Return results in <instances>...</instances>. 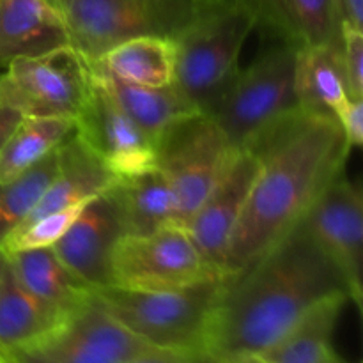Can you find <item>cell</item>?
<instances>
[{
    "instance_id": "8d00e7d4",
    "label": "cell",
    "mask_w": 363,
    "mask_h": 363,
    "mask_svg": "<svg viewBox=\"0 0 363 363\" xmlns=\"http://www.w3.org/2000/svg\"><path fill=\"white\" fill-rule=\"evenodd\" d=\"M194 363H216V362L211 360L209 357H206V354H199V357L194 360Z\"/></svg>"
},
{
    "instance_id": "44dd1931",
    "label": "cell",
    "mask_w": 363,
    "mask_h": 363,
    "mask_svg": "<svg viewBox=\"0 0 363 363\" xmlns=\"http://www.w3.org/2000/svg\"><path fill=\"white\" fill-rule=\"evenodd\" d=\"M94 66L112 98L156 144L170 128L176 126L184 117L201 112L174 84L165 87L124 84L99 69L96 62Z\"/></svg>"
},
{
    "instance_id": "8992f818",
    "label": "cell",
    "mask_w": 363,
    "mask_h": 363,
    "mask_svg": "<svg viewBox=\"0 0 363 363\" xmlns=\"http://www.w3.org/2000/svg\"><path fill=\"white\" fill-rule=\"evenodd\" d=\"M296 46L275 41L240 69L209 116L230 147H245L272 124L298 108L294 89Z\"/></svg>"
},
{
    "instance_id": "7a4b0ae2",
    "label": "cell",
    "mask_w": 363,
    "mask_h": 363,
    "mask_svg": "<svg viewBox=\"0 0 363 363\" xmlns=\"http://www.w3.org/2000/svg\"><path fill=\"white\" fill-rule=\"evenodd\" d=\"M245 147L259 158V174L230 238L223 277L240 273L298 225L344 174L353 151L335 117L300 106Z\"/></svg>"
},
{
    "instance_id": "ac0fdd59",
    "label": "cell",
    "mask_w": 363,
    "mask_h": 363,
    "mask_svg": "<svg viewBox=\"0 0 363 363\" xmlns=\"http://www.w3.org/2000/svg\"><path fill=\"white\" fill-rule=\"evenodd\" d=\"M119 220L123 236H142L177 225L176 204L169 181L158 167L117 176L103 194Z\"/></svg>"
},
{
    "instance_id": "d6a6232c",
    "label": "cell",
    "mask_w": 363,
    "mask_h": 363,
    "mask_svg": "<svg viewBox=\"0 0 363 363\" xmlns=\"http://www.w3.org/2000/svg\"><path fill=\"white\" fill-rule=\"evenodd\" d=\"M227 363H272V360L266 354H243Z\"/></svg>"
},
{
    "instance_id": "ba28073f",
    "label": "cell",
    "mask_w": 363,
    "mask_h": 363,
    "mask_svg": "<svg viewBox=\"0 0 363 363\" xmlns=\"http://www.w3.org/2000/svg\"><path fill=\"white\" fill-rule=\"evenodd\" d=\"M234 147L209 113L197 112L170 128L156 144V167L172 190L177 225L186 227L218 179Z\"/></svg>"
},
{
    "instance_id": "f546056e",
    "label": "cell",
    "mask_w": 363,
    "mask_h": 363,
    "mask_svg": "<svg viewBox=\"0 0 363 363\" xmlns=\"http://www.w3.org/2000/svg\"><path fill=\"white\" fill-rule=\"evenodd\" d=\"M199 354L179 353V351H167V350H151L144 354L131 358L124 363H194Z\"/></svg>"
},
{
    "instance_id": "7c38bea8",
    "label": "cell",
    "mask_w": 363,
    "mask_h": 363,
    "mask_svg": "<svg viewBox=\"0 0 363 363\" xmlns=\"http://www.w3.org/2000/svg\"><path fill=\"white\" fill-rule=\"evenodd\" d=\"M257 174L259 158L255 152L248 147H234L218 179L186 223V230L204 262L222 277L230 238L243 215Z\"/></svg>"
},
{
    "instance_id": "d4e9b609",
    "label": "cell",
    "mask_w": 363,
    "mask_h": 363,
    "mask_svg": "<svg viewBox=\"0 0 363 363\" xmlns=\"http://www.w3.org/2000/svg\"><path fill=\"white\" fill-rule=\"evenodd\" d=\"M73 131L74 119L67 117H23L0 152V183L38 165Z\"/></svg>"
},
{
    "instance_id": "cb8c5ba5",
    "label": "cell",
    "mask_w": 363,
    "mask_h": 363,
    "mask_svg": "<svg viewBox=\"0 0 363 363\" xmlns=\"http://www.w3.org/2000/svg\"><path fill=\"white\" fill-rule=\"evenodd\" d=\"M347 301L346 294L319 301L266 357L272 363H321L333 350V332Z\"/></svg>"
},
{
    "instance_id": "f1b7e54d",
    "label": "cell",
    "mask_w": 363,
    "mask_h": 363,
    "mask_svg": "<svg viewBox=\"0 0 363 363\" xmlns=\"http://www.w3.org/2000/svg\"><path fill=\"white\" fill-rule=\"evenodd\" d=\"M351 149L363 144V98H347L333 113Z\"/></svg>"
},
{
    "instance_id": "e575fe53",
    "label": "cell",
    "mask_w": 363,
    "mask_h": 363,
    "mask_svg": "<svg viewBox=\"0 0 363 363\" xmlns=\"http://www.w3.org/2000/svg\"><path fill=\"white\" fill-rule=\"evenodd\" d=\"M6 262H7V255H6V252L0 248V279H2V273H4V268H6ZM0 363H2V360H0Z\"/></svg>"
},
{
    "instance_id": "6da1fadb",
    "label": "cell",
    "mask_w": 363,
    "mask_h": 363,
    "mask_svg": "<svg viewBox=\"0 0 363 363\" xmlns=\"http://www.w3.org/2000/svg\"><path fill=\"white\" fill-rule=\"evenodd\" d=\"M335 294L350 298L344 275L301 220L252 264L225 277L204 354L216 363L268 354L312 307Z\"/></svg>"
},
{
    "instance_id": "836d02e7",
    "label": "cell",
    "mask_w": 363,
    "mask_h": 363,
    "mask_svg": "<svg viewBox=\"0 0 363 363\" xmlns=\"http://www.w3.org/2000/svg\"><path fill=\"white\" fill-rule=\"evenodd\" d=\"M321 363H347V362L344 360V358H340L339 354L335 353V350H332L328 354H326L325 360H323Z\"/></svg>"
},
{
    "instance_id": "83f0119b",
    "label": "cell",
    "mask_w": 363,
    "mask_h": 363,
    "mask_svg": "<svg viewBox=\"0 0 363 363\" xmlns=\"http://www.w3.org/2000/svg\"><path fill=\"white\" fill-rule=\"evenodd\" d=\"M340 64L351 98H363V28L342 23Z\"/></svg>"
},
{
    "instance_id": "9c48e42d",
    "label": "cell",
    "mask_w": 363,
    "mask_h": 363,
    "mask_svg": "<svg viewBox=\"0 0 363 363\" xmlns=\"http://www.w3.org/2000/svg\"><path fill=\"white\" fill-rule=\"evenodd\" d=\"M216 277L183 225L119 238L110 261V286L126 289H172Z\"/></svg>"
},
{
    "instance_id": "4fadbf2b",
    "label": "cell",
    "mask_w": 363,
    "mask_h": 363,
    "mask_svg": "<svg viewBox=\"0 0 363 363\" xmlns=\"http://www.w3.org/2000/svg\"><path fill=\"white\" fill-rule=\"evenodd\" d=\"M74 133L116 176L142 172L156 165V142L112 98L96 66L91 94L74 119Z\"/></svg>"
},
{
    "instance_id": "277c9868",
    "label": "cell",
    "mask_w": 363,
    "mask_h": 363,
    "mask_svg": "<svg viewBox=\"0 0 363 363\" xmlns=\"http://www.w3.org/2000/svg\"><path fill=\"white\" fill-rule=\"evenodd\" d=\"M257 18L245 0H218L176 41L174 85L209 113L233 84L241 50Z\"/></svg>"
},
{
    "instance_id": "ffe728a7",
    "label": "cell",
    "mask_w": 363,
    "mask_h": 363,
    "mask_svg": "<svg viewBox=\"0 0 363 363\" xmlns=\"http://www.w3.org/2000/svg\"><path fill=\"white\" fill-rule=\"evenodd\" d=\"M6 255L18 282L50 307L71 315L92 300V287L69 272L52 247Z\"/></svg>"
},
{
    "instance_id": "d6986e66",
    "label": "cell",
    "mask_w": 363,
    "mask_h": 363,
    "mask_svg": "<svg viewBox=\"0 0 363 363\" xmlns=\"http://www.w3.org/2000/svg\"><path fill=\"white\" fill-rule=\"evenodd\" d=\"M64 312L28 293L14 275L9 261L0 279V360L2 363L55 332L66 319Z\"/></svg>"
},
{
    "instance_id": "5b68a950",
    "label": "cell",
    "mask_w": 363,
    "mask_h": 363,
    "mask_svg": "<svg viewBox=\"0 0 363 363\" xmlns=\"http://www.w3.org/2000/svg\"><path fill=\"white\" fill-rule=\"evenodd\" d=\"M218 0H69L62 9L71 46L98 60L119 43L145 35L176 39Z\"/></svg>"
},
{
    "instance_id": "52a82bcc",
    "label": "cell",
    "mask_w": 363,
    "mask_h": 363,
    "mask_svg": "<svg viewBox=\"0 0 363 363\" xmlns=\"http://www.w3.org/2000/svg\"><path fill=\"white\" fill-rule=\"evenodd\" d=\"M94 64L73 46L21 57L0 71V105L23 117L77 119L91 94Z\"/></svg>"
},
{
    "instance_id": "e0dca14e",
    "label": "cell",
    "mask_w": 363,
    "mask_h": 363,
    "mask_svg": "<svg viewBox=\"0 0 363 363\" xmlns=\"http://www.w3.org/2000/svg\"><path fill=\"white\" fill-rule=\"evenodd\" d=\"M69 45L66 20L48 0H0V69Z\"/></svg>"
},
{
    "instance_id": "484cf974",
    "label": "cell",
    "mask_w": 363,
    "mask_h": 363,
    "mask_svg": "<svg viewBox=\"0 0 363 363\" xmlns=\"http://www.w3.org/2000/svg\"><path fill=\"white\" fill-rule=\"evenodd\" d=\"M57 172V149L14 179L0 183V247L27 218Z\"/></svg>"
},
{
    "instance_id": "8fae6325",
    "label": "cell",
    "mask_w": 363,
    "mask_h": 363,
    "mask_svg": "<svg viewBox=\"0 0 363 363\" xmlns=\"http://www.w3.org/2000/svg\"><path fill=\"white\" fill-rule=\"evenodd\" d=\"M303 223L319 247L340 269L350 301L362 307L363 255V195L358 183L340 174L312 204Z\"/></svg>"
},
{
    "instance_id": "30bf717a",
    "label": "cell",
    "mask_w": 363,
    "mask_h": 363,
    "mask_svg": "<svg viewBox=\"0 0 363 363\" xmlns=\"http://www.w3.org/2000/svg\"><path fill=\"white\" fill-rule=\"evenodd\" d=\"M151 350L92 296L55 332L4 363H124Z\"/></svg>"
},
{
    "instance_id": "2e32d148",
    "label": "cell",
    "mask_w": 363,
    "mask_h": 363,
    "mask_svg": "<svg viewBox=\"0 0 363 363\" xmlns=\"http://www.w3.org/2000/svg\"><path fill=\"white\" fill-rule=\"evenodd\" d=\"M116 177V174L110 172L101 160L73 131L57 147L55 177L23 223L50 213L87 204L92 199L105 194Z\"/></svg>"
},
{
    "instance_id": "3957f363",
    "label": "cell",
    "mask_w": 363,
    "mask_h": 363,
    "mask_svg": "<svg viewBox=\"0 0 363 363\" xmlns=\"http://www.w3.org/2000/svg\"><path fill=\"white\" fill-rule=\"evenodd\" d=\"M225 277L172 289H126L105 286L92 296L116 321L151 347L204 354L211 314Z\"/></svg>"
},
{
    "instance_id": "603a6c76",
    "label": "cell",
    "mask_w": 363,
    "mask_h": 363,
    "mask_svg": "<svg viewBox=\"0 0 363 363\" xmlns=\"http://www.w3.org/2000/svg\"><path fill=\"white\" fill-rule=\"evenodd\" d=\"M339 46L340 43L296 48L294 89L300 108L333 116L351 98L340 64Z\"/></svg>"
},
{
    "instance_id": "4dcf8cb0",
    "label": "cell",
    "mask_w": 363,
    "mask_h": 363,
    "mask_svg": "<svg viewBox=\"0 0 363 363\" xmlns=\"http://www.w3.org/2000/svg\"><path fill=\"white\" fill-rule=\"evenodd\" d=\"M21 119H23V116L7 108V106L0 105V152H2L4 145L9 140V137L16 130L18 124L21 123Z\"/></svg>"
},
{
    "instance_id": "d590c367",
    "label": "cell",
    "mask_w": 363,
    "mask_h": 363,
    "mask_svg": "<svg viewBox=\"0 0 363 363\" xmlns=\"http://www.w3.org/2000/svg\"><path fill=\"white\" fill-rule=\"evenodd\" d=\"M48 2L52 4V6L55 7V9H59L60 13H62V9H64V7H66V4L69 2V0H48Z\"/></svg>"
},
{
    "instance_id": "9a60e30c",
    "label": "cell",
    "mask_w": 363,
    "mask_h": 363,
    "mask_svg": "<svg viewBox=\"0 0 363 363\" xmlns=\"http://www.w3.org/2000/svg\"><path fill=\"white\" fill-rule=\"evenodd\" d=\"M257 18V27L275 41L296 48L339 45L342 13L339 0H245Z\"/></svg>"
},
{
    "instance_id": "5bb4252c",
    "label": "cell",
    "mask_w": 363,
    "mask_h": 363,
    "mask_svg": "<svg viewBox=\"0 0 363 363\" xmlns=\"http://www.w3.org/2000/svg\"><path fill=\"white\" fill-rule=\"evenodd\" d=\"M119 238H123L119 220L105 195H99L84 206L52 248L69 272L96 289L110 286V261Z\"/></svg>"
},
{
    "instance_id": "1f68e13d",
    "label": "cell",
    "mask_w": 363,
    "mask_h": 363,
    "mask_svg": "<svg viewBox=\"0 0 363 363\" xmlns=\"http://www.w3.org/2000/svg\"><path fill=\"white\" fill-rule=\"evenodd\" d=\"M344 23L363 28V0H339Z\"/></svg>"
},
{
    "instance_id": "4316f807",
    "label": "cell",
    "mask_w": 363,
    "mask_h": 363,
    "mask_svg": "<svg viewBox=\"0 0 363 363\" xmlns=\"http://www.w3.org/2000/svg\"><path fill=\"white\" fill-rule=\"evenodd\" d=\"M85 206V204H84ZM84 206L64 209V211L50 213L39 216L30 222L21 223L13 230L2 243V250L6 254H13L18 250H32V248H50L67 233L77 216L80 215Z\"/></svg>"
},
{
    "instance_id": "7402d4cb",
    "label": "cell",
    "mask_w": 363,
    "mask_h": 363,
    "mask_svg": "<svg viewBox=\"0 0 363 363\" xmlns=\"http://www.w3.org/2000/svg\"><path fill=\"white\" fill-rule=\"evenodd\" d=\"M94 62L124 84L165 87L176 78V41L158 35L128 39L112 46Z\"/></svg>"
}]
</instances>
